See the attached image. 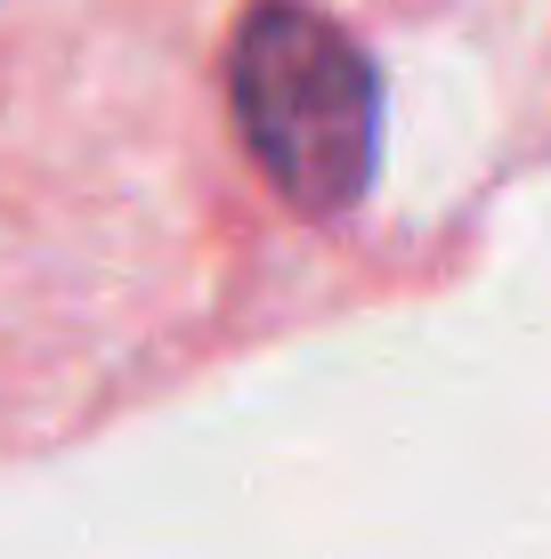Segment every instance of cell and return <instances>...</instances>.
<instances>
[{
    "label": "cell",
    "instance_id": "6da1fadb",
    "mask_svg": "<svg viewBox=\"0 0 551 559\" xmlns=\"http://www.w3.org/2000/svg\"><path fill=\"white\" fill-rule=\"evenodd\" d=\"M227 122L260 187L309 227L349 219L382 170L373 57L300 0H252L227 41Z\"/></svg>",
    "mask_w": 551,
    "mask_h": 559
}]
</instances>
